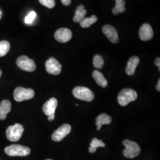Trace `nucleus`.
I'll return each instance as SVG.
<instances>
[{
  "label": "nucleus",
  "instance_id": "1",
  "mask_svg": "<svg viewBox=\"0 0 160 160\" xmlns=\"http://www.w3.org/2000/svg\"><path fill=\"white\" fill-rule=\"evenodd\" d=\"M138 94L131 88H124L120 91L118 96V103L122 106H126L129 103L137 100Z\"/></svg>",
  "mask_w": 160,
  "mask_h": 160
},
{
  "label": "nucleus",
  "instance_id": "2",
  "mask_svg": "<svg viewBox=\"0 0 160 160\" xmlns=\"http://www.w3.org/2000/svg\"><path fill=\"white\" fill-rule=\"evenodd\" d=\"M123 145L125 149L123 151V154L128 158H134L141 153V148L137 142L128 139L123 141Z\"/></svg>",
  "mask_w": 160,
  "mask_h": 160
},
{
  "label": "nucleus",
  "instance_id": "3",
  "mask_svg": "<svg viewBox=\"0 0 160 160\" xmlns=\"http://www.w3.org/2000/svg\"><path fill=\"white\" fill-rule=\"evenodd\" d=\"M4 151L6 154L11 157H25L29 155L31 152L28 147L17 144H13L6 147Z\"/></svg>",
  "mask_w": 160,
  "mask_h": 160
},
{
  "label": "nucleus",
  "instance_id": "4",
  "mask_svg": "<svg viewBox=\"0 0 160 160\" xmlns=\"http://www.w3.org/2000/svg\"><path fill=\"white\" fill-rule=\"evenodd\" d=\"M72 93L77 98L88 102H92L95 97L94 92L86 87H77L72 90Z\"/></svg>",
  "mask_w": 160,
  "mask_h": 160
},
{
  "label": "nucleus",
  "instance_id": "5",
  "mask_svg": "<svg viewBox=\"0 0 160 160\" xmlns=\"http://www.w3.org/2000/svg\"><path fill=\"white\" fill-rule=\"evenodd\" d=\"M24 127L19 123L10 126L6 130V137L12 142H16L22 137L24 132Z\"/></svg>",
  "mask_w": 160,
  "mask_h": 160
},
{
  "label": "nucleus",
  "instance_id": "6",
  "mask_svg": "<svg viewBox=\"0 0 160 160\" xmlns=\"http://www.w3.org/2000/svg\"><path fill=\"white\" fill-rule=\"evenodd\" d=\"M34 91L31 88H24L22 87H18L14 90V98L18 102H23L33 98L34 96Z\"/></svg>",
  "mask_w": 160,
  "mask_h": 160
},
{
  "label": "nucleus",
  "instance_id": "7",
  "mask_svg": "<svg viewBox=\"0 0 160 160\" xmlns=\"http://www.w3.org/2000/svg\"><path fill=\"white\" fill-rule=\"evenodd\" d=\"M16 63L19 68L25 71L33 72L36 69V65L34 61L25 55H22L18 58Z\"/></svg>",
  "mask_w": 160,
  "mask_h": 160
},
{
  "label": "nucleus",
  "instance_id": "8",
  "mask_svg": "<svg viewBox=\"0 0 160 160\" xmlns=\"http://www.w3.org/2000/svg\"><path fill=\"white\" fill-rule=\"evenodd\" d=\"M46 71L50 74H59L61 72L62 65L54 58H50L45 63Z\"/></svg>",
  "mask_w": 160,
  "mask_h": 160
},
{
  "label": "nucleus",
  "instance_id": "9",
  "mask_svg": "<svg viewBox=\"0 0 160 160\" xmlns=\"http://www.w3.org/2000/svg\"><path fill=\"white\" fill-rule=\"evenodd\" d=\"M71 131V126L69 124H64L60 126L52 135V139L55 142L62 141Z\"/></svg>",
  "mask_w": 160,
  "mask_h": 160
},
{
  "label": "nucleus",
  "instance_id": "10",
  "mask_svg": "<svg viewBox=\"0 0 160 160\" xmlns=\"http://www.w3.org/2000/svg\"><path fill=\"white\" fill-rule=\"evenodd\" d=\"M72 33L70 29L67 28H60L55 33V38L60 43H66L71 39Z\"/></svg>",
  "mask_w": 160,
  "mask_h": 160
},
{
  "label": "nucleus",
  "instance_id": "11",
  "mask_svg": "<svg viewBox=\"0 0 160 160\" xmlns=\"http://www.w3.org/2000/svg\"><path fill=\"white\" fill-rule=\"evenodd\" d=\"M104 34L112 43H117L119 42V36L116 29L111 25H105L102 28Z\"/></svg>",
  "mask_w": 160,
  "mask_h": 160
},
{
  "label": "nucleus",
  "instance_id": "12",
  "mask_svg": "<svg viewBox=\"0 0 160 160\" xmlns=\"http://www.w3.org/2000/svg\"><path fill=\"white\" fill-rule=\"evenodd\" d=\"M154 32L151 26L148 24H143L139 30V38L143 41H148L153 38Z\"/></svg>",
  "mask_w": 160,
  "mask_h": 160
},
{
  "label": "nucleus",
  "instance_id": "13",
  "mask_svg": "<svg viewBox=\"0 0 160 160\" xmlns=\"http://www.w3.org/2000/svg\"><path fill=\"white\" fill-rule=\"evenodd\" d=\"M57 106V100L55 98L52 97L43 104V109H42L43 112L48 116L51 114H55Z\"/></svg>",
  "mask_w": 160,
  "mask_h": 160
},
{
  "label": "nucleus",
  "instance_id": "14",
  "mask_svg": "<svg viewBox=\"0 0 160 160\" xmlns=\"http://www.w3.org/2000/svg\"><path fill=\"white\" fill-rule=\"evenodd\" d=\"M139 63V58L137 56H133L130 58L128 61L125 71L128 75H133L135 72V69L137 68L138 64Z\"/></svg>",
  "mask_w": 160,
  "mask_h": 160
},
{
  "label": "nucleus",
  "instance_id": "15",
  "mask_svg": "<svg viewBox=\"0 0 160 160\" xmlns=\"http://www.w3.org/2000/svg\"><path fill=\"white\" fill-rule=\"evenodd\" d=\"M12 103L8 100H4L0 103V120H4L7 114L11 112Z\"/></svg>",
  "mask_w": 160,
  "mask_h": 160
},
{
  "label": "nucleus",
  "instance_id": "16",
  "mask_svg": "<svg viewBox=\"0 0 160 160\" xmlns=\"http://www.w3.org/2000/svg\"><path fill=\"white\" fill-rule=\"evenodd\" d=\"M112 118L106 113H102L98 115L96 119L97 131H100L103 125H109L112 122Z\"/></svg>",
  "mask_w": 160,
  "mask_h": 160
},
{
  "label": "nucleus",
  "instance_id": "17",
  "mask_svg": "<svg viewBox=\"0 0 160 160\" xmlns=\"http://www.w3.org/2000/svg\"><path fill=\"white\" fill-rule=\"evenodd\" d=\"M93 78L96 81L98 86H101L103 88H106L108 86V81L104 78L103 74L98 71H94L92 73Z\"/></svg>",
  "mask_w": 160,
  "mask_h": 160
},
{
  "label": "nucleus",
  "instance_id": "18",
  "mask_svg": "<svg viewBox=\"0 0 160 160\" xmlns=\"http://www.w3.org/2000/svg\"><path fill=\"white\" fill-rule=\"evenodd\" d=\"M87 10L84 8L82 5L78 6L75 12V15L73 17V21L75 23H80L86 16L87 14Z\"/></svg>",
  "mask_w": 160,
  "mask_h": 160
},
{
  "label": "nucleus",
  "instance_id": "19",
  "mask_svg": "<svg viewBox=\"0 0 160 160\" xmlns=\"http://www.w3.org/2000/svg\"><path fill=\"white\" fill-rule=\"evenodd\" d=\"M116 2V5L112 10L113 14L117 16L120 13H123L126 11L125 8V0H114Z\"/></svg>",
  "mask_w": 160,
  "mask_h": 160
},
{
  "label": "nucleus",
  "instance_id": "20",
  "mask_svg": "<svg viewBox=\"0 0 160 160\" xmlns=\"http://www.w3.org/2000/svg\"><path fill=\"white\" fill-rule=\"evenodd\" d=\"M106 145L103 141L99 140L97 138H93L90 143V146L88 148V151L90 153H94L96 151L97 148L98 147H105Z\"/></svg>",
  "mask_w": 160,
  "mask_h": 160
},
{
  "label": "nucleus",
  "instance_id": "21",
  "mask_svg": "<svg viewBox=\"0 0 160 160\" xmlns=\"http://www.w3.org/2000/svg\"><path fill=\"white\" fill-rule=\"evenodd\" d=\"M98 18L96 16L92 15L91 17L84 18L80 23V26L82 28H87L91 26L94 23H96Z\"/></svg>",
  "mask_w": 160,
  "mask_h": 160
},
{
  "label": "nucleus",
  "instance_id": "22",
  "mask_svg": "<svg viewBox=\"0 0 160 160\" xmlns=\"http://www.w3.org/2000/svg\"><path fill=\"white\" fill-rule=\"evenodd\" d=\"M10 49V44L8 41L2 40L0 42V57L5 56Z\"/></svg>",
  "mask_w": 160,
  "mask_h": 160
},
{
  "label": "nucleus",
  "instance_id": "23",
  "mask_svg": "<svg viewBox=\"0 0 160 160\" xmlns=\"http://www.w3.org/2000/svg\"><path fill=\"white\" fill-rule=\"evenodd\" d=\"M93 65L95 68L102 69L104 65V60L103 58L100 55H96L93 58Z\"/></svg>",
  "mask_w": 160,
  "mask_h": 160
},
{
  "label": "nucleus",
  "instance_id": "24",
  "mask_svg": "<svg viewBox=\"0 0 160 160\" xmlns=\"http://www.w3.org/2000/svg\"><path fill=\"white\" fill-rule=\"evenodd\" d=\"M40 4L48 8H52L55 6V0H39Z\"/></svg>",
  "mask_w": 160,
  "mask_h": 160
},
{
  "label": "nucleus",
  "instance_id": "25",
  "mask_svg": "<svg viewBox=\"0 0 160 160\" xmlns=\"http://www.w3.org/2000/svg\"><path fill=\"white\" fill-rule=\"evenodd\" d=\"M36 17V14L34 12H31L29 14L25 17L24 22L25 23L27 24H30L33 23L34 21L35 18Z\"/></svg>",
  "mask_w": 160,
  "mask_h": 160
},
{
  "label": "nucleus",
  "instance_id": "26",
  "mask_svg": "<svg viewBox=\"0 0 160 160\" xmlns=\"http://www.w3.org/2000/svg\"><path fill=\"white\" fill-rule=\"evenodd\" d=\"M64 6H68L71 4V0H61Z\"/></svg>",
  "mask_w": 160,
  "mask_h": 160
},
{
  "label": "nucleus",
  "instance_id": "27",
  "mask_svg": "<svg viewBox=\"0 0 160 160\" xmlns=\"http://www.w3.org/2000/svg\"><path fill=\"white\" fill-rule=\"evenodd\" d=\"M155 65L158 67L159 71L160 70V58H157L154 61Z\"/></svg>",
  "mask_w": 160,
  "mask_h": 160
},
{
  "label": "nucleus",
  "instance_id": "28",
  "mask_svg": "<svg viewBox=\"0 0 160 160\" xmlns=\"http://www.w3.org/2000/svg\"><path fill=\"white\" fill-rule=\"evenodd\" d=\"M55 119V114H51L48 116V120L50 122H52Z\"/></svg>",
  "mask_w": 160,
  "mask_h": 160
},
{
  "label": "nucleus",
  "instance_id": "29",
  "mask_svg": "<svg viewBox=\"0 0 160 160\" xmlns=\"http://www.w3.org/2000/svg\"><path fill=\"white\" fill-rule=\"evenodd\" d=\"M156 88H157V90L158 91V92H160V80L159 79L158 81V84H157V87H156Z\"/></svg>",
  "mask_w": 160,
  "mask_h": 160
},
{
  "label": "nucleus",
  "instance_id": "30",
  "mask_svg": "<svg viewBox=\"0 0 160 160\" xmlns=\"http://www.w3.org/2000/svg\"><path fill=\"white\" fill-rule=\"evenodd\" d=\"M1 75H2V71H1V70L0 69V77H1Z\"/></svg>",
  "mask_w": 160,
  "mask_h": 160
},
{
  "label": "nucleus",
  "instance_id": "31",
  "mask_svg": "<svg viewBox=\"0 0 160 160\" xmlns=\"http://www.w3.org/2000/svg\"><path fill=\"white\" fill-rule=\"evenodd\" d=\"M1 12L0 11V18H1Z\"/></svg>",
  "mask_w": 160,
  "mask_h": 160
},
{
  "label": "nucleus",
  "instance_id": "32",
  "mask_svg": "<svg viewBox=\"0 0 160 160\" xmlns=\"http://www.w3.org/2000/svg\"><path fill=\"white\" fill-rule=\"evenodd\" d=\"M50 160V159H48V160Z\"/></svg>",
  "mask_w": 160,
  "mask_h": 160
},
{
  "label": "nucleus",
  "instance_id": "33",
  "mask_svg": "<svg viewBox=\"0 0 160 160\" xmlns=\"http://www.w3.org/2000/svg\"></svg>",
  "mask_w": 160,
  "mask_h": 160
}]
</instances>
